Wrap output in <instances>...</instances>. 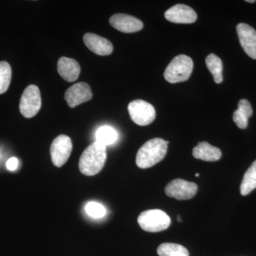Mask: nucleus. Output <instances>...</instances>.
I'll return each mask as SVG.
<instances>
[{"instance_id":"1","label":"nucleus","mask_w":256,"mask_h":256,"mask_svg":"<svg viewBox=\"0 0 256 256\" xmlns=\"http://www.w3.org/2000/svg\"><path fill=\"white\" fill-rule=\"evenodd\" d=\"M107 159L106 146L97 141L88 146L79 160V169L82 174L94 176L100 172Z\"/></svg>"},{"instance_id":"2","label":"nucleus","mask_w":256,"mask_h":256,"mask_svg":"<svg viewBox=\"0 0 256 256\" xmlns=\"http://www.w3.org/2000/svg\"><path fill=\"white\" fill-rule=\"evenodd\" d=\"M168 144L169 141L161 138H154L144 143L136 156L138 168L146 169L162 161L166 156Z\"/></svg>"},{"instance_id":"3","label":"nucleus","mask_w":256,"mask_h":256,"mask_svg":"<svg viewBox=\"0 0 256 256\" xmlns=\"http://www.w3.org/2000/svg\"><path fill=\"white\" fill-rule=\"evenodd\" d=\"M193 68V60L190 56H176L165 69L164 79L171 84L186 82L190 78Z\"/></svg>"},{"instance_id":"4","label":"nucleus","mask_w":256,"mask_h":256,"mask_svg":"<svg viewBox=\"0 0 256 256\" xmlns=\"http://www.w3.org/2000/svg\"><path fill=\"white\" fill-rule=\"evenodd\" d=\"M140 226L148 232H160L170 226L171 224L169 216L163 210H152L143 212L138 218Z\"/></svg>"},{"instance_id":"5","label":"nucleus","mask_w":256,"mask_h":256,"mask_svg":"<svg viewBox=\"0 0 256 256\" xmlns=\"http://www.w3.org/2000/svg\"><path fill=\"white\" fill-rule=\"evenodd\" d=\"M42 107V98L40 88L35 85L26 88L20 99V110L26 118L34 117Z\"/></svg>"},{"instance_id":"6","label":"nucleus","mask_w":256,"mask_h":256,"mask_svg":"<svg viewBox=\"0 0 256 256\" xmlns=\"http://www.w3.org/2000/svg\"><path fill=\"white\" fill-rule=\"evenodd\" d=\"M128 108L131 119L138 126H148L156 119V109L146 101L133 100L130 102Z\"/></svg>"},{"instance_id":"7","label":"nucleus","mask_w":256,"mask_h":256,"mask_svg":"<svg viewBox=\"0 0 256 256\" xmlns=\"http://www.w3.org/2000/svg\"><path fill=\"white\" fill-rule=\"evenodd\" d=\"M73 149L72 140L68 136L60 134L52 142L50 148L52 162L57 168L63 166L67 161Z\"/></svg>"},{"instance_id":"8","label":"nucleus","mask_w":256,"mask_h":256,"mask_svg":"<svg viewBox=\"0 0 256 256\" xmlns=\"http://www.w3.org/2000/svg\"><path fill=\"white\" fill-rule=\"evenodd\" d=\"M198 186L196 184L190 182L182 178L170 182L166 188L165 193L168 196L178 200H188L196 195Z\"/></svg>"},{"instance_id":"9","label":"nucleus","mask_w":256,"mask_h":256,"mask_svg":"<svg viewBox=\"0 0 256 256\" xmlns=\"http://www.w3.org/2000/svg\"><path fill=\"white\" fill-rule=\"evenodd\" d=\"M92 94L90 87L86 82L74 84L65 92V100L69 107H76L84 102L92 100Z\"/></svg>"},{"instance_id":"10","label":"nucleus","mask_w":256,"mask_h":256,"mask_svg":"<svg viewBox=\"0 0 256 256\" xmlns=\"http://www.w3.org/2000/svg\"><path fill=\"white\" fill-rule=\"evenodd\" d=\"M239 42L242 50L249 57L256 60V31L247 24H238L236 26Z\"/></svg>"},{"instance_id":"11","label":"nucleus","mask_w":256,"mask_h":256,"mask_svg":"<svg viewBox=\"0 0 256 256\" xmlns=\"http://www.w3.org/2000/svg\"><path fill=\"white\" fill-rule=\"evenodd\" d=\"M164 18L176 24H192L196 22V12L188 5L178 4L172 6L164 13Z\"/></svg>"},{"instance_id":"12","label":"nucleus","mask_w":256,"mask_h":256,"mask_svg":"<svg viewBox=\"0 0 256 256\" xmlns=\"http://www.w3.org/2000/svg\"><path fill=\"white\" fill-rule=\"evenodd\" d=\"M111 26L124 33H134L140 31L143 23L139 18L126 14L112 15L109 20Z\"/></svg>"},{"instance_id":"13","label":"nucleus","mask_w":256,"mask_h":256,"mask_svg":"<svg viewBox=\"0 0 256 256\" xmlns=\"http://www.w3.org/2000/svg\"><path fill=\"white\" fill-rule=\"evenodd\" d=\"M84 42L88 50L97 55L108 56L114 50V46L109 40L96 34H86Z\"/></svg>"},{"instance_id":"14","label":"nucleus","mask_w":256,"mask_h":256,"mask_svg":"<svg viewBox=\"0 0 256 256\" xmlns=\"http://www.w3.org/2000/svg\"><path fill=\"white\" fill-rule=\"evenodd\" d=\"M57 69L60 76L68 82H74L78 79L80 67L74 58L62 57L58 60Z\"/></svg>"},{"instance_id":"15","label":"nucleus","mask_w":256,"mask_h":256,"mask_svg":"<svg viewBox=\"0 0 256 256\" xmlns=\"http://www.w3.org/2000/svg\"><path fill=\"white\" fill-rule=\"evenodd\" d=\"M193 156L196 159L206 162H215L222 158V151L218 148L210 146L206 142H198L193 149Z\"/></svg>"},{"instance_id":"16","label":"nucleus","mask_w":256,"mask_h":256,"mask_svg":"<svg viewBox=\"0 0 256 256\" xmlns=\"http://www.w3.org/2000/svg\"><path fill=\"white\" fill-rule=\"evenodd\" d=\"M252 114V104L246 99H242L238 102V109L233 114L234 122L240 129H246L248 127V119Z\"/></svg>"},{"instance_id":"17","label":"nucleus","mask_w":256,"mask_h":256,"mask_svg":"<svg viewBox=\"0 0 256 256\" xmlns=\"http://www.w3.org/2000/svg\"><path fill=\"white\" fill-rule=\"evenodd\" d=\"M256 188V160L250 165L244 174L240 194L242 196L248 194Z\"/></svg>"},{"instance_id":"18","label":"nucleus","mask_w":256,"mask_h":256,"mask_svg":"<svg viewBox=\"0 0 256 256\" xmlns=\"http://www.w3.org/2000/svg\"><path fill=\"white\" fill-rule=\"evenodd\" d=\"M206 64L207 68L213 76L215 82L220 84L223 82V64L220 57L210 54L206 57Z\"/></svg>"},{"instance_id":"19","label":"nucleus","mask_w":256,"mask_h":256,"mask_svg":"<svg viewBox=\"0 0 256 256\" xmlns=\"http://www.w3.org/2000/svg\"><path fill=\"white\" fill-rule=\"evenodd\" d=\"M160 256H190L188 249L180 244L164 242L158 248Z\"/></svg>"},{"instance_id":"20","label":"nucleus","mask_w":256,"mask_h":256,"mask_svg":"<svg viewBox=\"0 0 256 256\" xmlns=\"http://www.w3.org/2000/svg\"><path fill=\"white\" fill-rule=\"evenodd\" d=\"M118 138V136L116 130L110 126H102L96 132V141L106 146L116 142Z\"/></svg>"},{"instance_id":"21","label":"nucleus","mask_w":256,"mask_h":256,"mask_svg":"<svg viewBox=\"0 0 256 256\" xmlns=\"http://www.w3.org/2000/svg\"><path fill=\"white\" fill-rule=\"evenodd\" d=\"M12 79V68L6 62H0V94L9 88Z\"/></svg>"},{"instance_id":"22","label":"nucleus","mask_w":256,"mask_h":256,"mask_svg":"<svg viewBox=\"0 0 256 256\" xmlns=\"http://www.w3.org/2000/svg\"><path fill=\"white\" fill-rule=\"evenodd\" d=\"M85 210L88 215L90 216L92 218H102L106 214L105 207L100 204L95 202L88 203L86 206Z\"/></svg>"},{"instance_id":"23","label":"nucleus","mask_w":256,"mask_h":256,"mask_svg":"<svg viewBox=\"0 0 256 256\" xmlns=\"http://www.w3.org/2000/svg\"><path fill=\"white\" fill-rule=\"evenodd\" d=\"M18 160L16 158H12L8 160L6 163V168L10 171H14L18 169Z\"/></svg>"},{"instance_id":"24","label":"nucleus","mask_w":256,"mask_h":256,"mask_svg":"<svg viewBox=\"0 0 256 256\" xmlns=\"http://www.w3.org/2000/svg\"><path fill=\"white\" fill-rule=\"evenodd\" d=\"M247 2L249 3H254L256 2L255 0H246Z\"/></svg>"},{"instance_id":"25","label":"nucleus","mask_w":256,"mask_h":256,"mask_svg":"<svg viewBox=\"0 0 256 256\" xmlns=\"http://www.w3.org/2000/svg\"><path fill=\"white\" fill-rule=\"evenodd\" d=\"M195 176H196V178H198V176H200V174H198V173H196V174H195Z\"/></svg>"},{"instance_id":"26","label":"nucleus","mask_w":256,"mask_h":256,"mask_svg":"<svg viewBox=\"0 0 256 256\" xmlns=\"http://www.w3.org/2000/svg\"><path fill=\"white\" fill-rule=\"evenodd\" d=\"M178 222H181V220H182L181 218H180V216H178Z\"/></svg>"}]
</instances>
